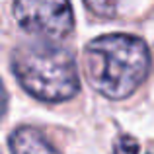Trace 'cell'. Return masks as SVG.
<instances>
[{"label": "cell", "instance_id": "cell-5", "mask_svg": "<svg viewBox=\"0 0 154 154\" xmlns=\"http://www.w3.org/2000/svg\"><path fill=\"white\" fill-rule=\"evenodd\" d=\"M115 154H139V143L131 135L121 137L115 146Z\"/></svg>", "mask_w": 154, "mask_h": 154}, {"label": "cell", "instance_id": "cell-2", "mask_svg": "<svg viewBox=\"0 0 154 154\" xmlns=\"http://www.w3.org/2000/svg\"><path fill=\"white\" fill-rule=\"evenodd\" d=\"M12 70L20 86L35 100L59 103L80 90L76 60L70 51L53 43H26L12 53Z\"/></svg>", "mask_w": 154, "mask_h": 154}, {"label": "cell", "instance_id": "cell-4", "mask_svg": "<svg viewBox=\"0 0 154 154\" xmlns=\"http://www.w3.org/2000/svg\"><path fill=\"white\" fill-rule=\"evenodd\" d=\"M12 154H60L35 127H18L8 140Z\"/></svg>", "mask_w": 154, "mask_h": 154}, {"label": "cell", "instance_id": "cell-6", "mask_svg": "<svg viewBox=\"0 0 154 154\" xmlns=\"http://www.w3.org/2000/svg\"><path fill=\"white\" fill-rule=\"evenodd\" d=\"M84 6L88 8V10H92V12H96V14H100V12L103 10V16L105 18H113V8L117 6V4H109V2H94V4H90V2H86Z\"/></svg>", "mask_w": 154, "mask_h": 154}, {"label": "cell", "instance_id": "cell-1", "mask_svg": "<svg viewBox=\"0 0 154 154\" xmlns=\"http://www.w3.org/2000/svg\"><path fill=\"white\" fill-rule=\"evenodd\" d=\"M84 70L98 94L109 100H123L144 82L150 70V51L135 35H100L86 45Z\"/></svg>", "mask_w": 154, "mask_h": 154}, {"label": "cell", "instance_id": "cell-3", "mask_svg": "<svg viewBox=\"0 0 154 154\" xmlns=\"http://www.w3.org/2000/svg\"><path fill=\"white\" fill-rule=\"evenodd\" d=\"M20 27L51 39L66 37L74 27L72 6L63 0H20L14 4Z\"/></svg>", "mask_w": 154, "mask_h": 154}]
</instances>
